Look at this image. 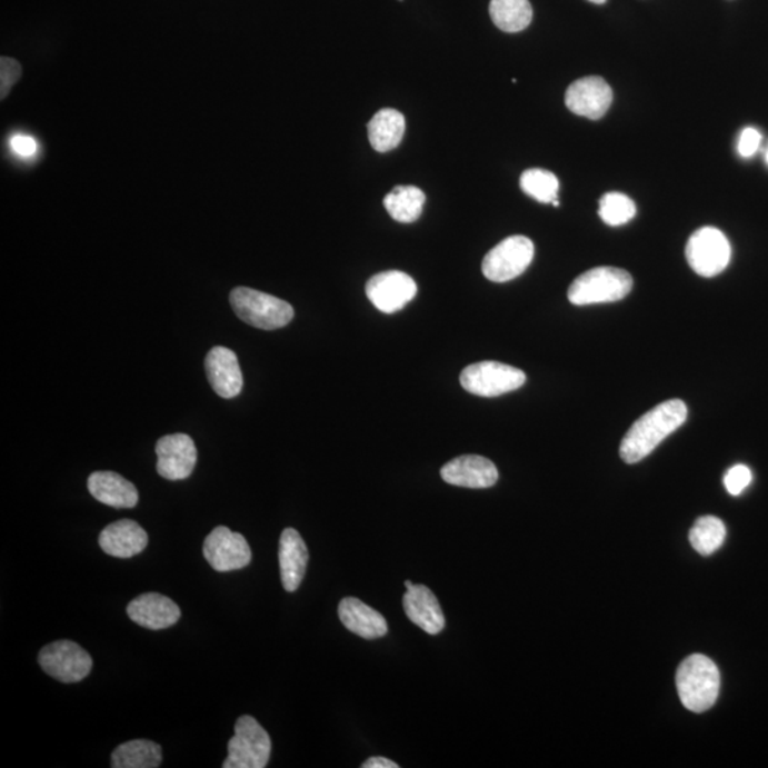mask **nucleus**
<instances>
[{
  "instance_id": "1",
  "label": "nucleus",
  "mask_w": 768,
  "mask_h": 768,
  "mask_svg": "<svg viewBox=\"0 0 768 768\" xmlns=\"http://www.w3.org/2000/svg\"><path fill=\"white\" fill-rule=\"evenodd\" d=\"M688 419V407L679 399L660 403L636 420L620 442V459L628 465L642 461L662 442L674 435Z\"/></svg>"
},
{
  "instance_id": "2",
  "label": "nucleus",
  "mask_w": 768,
  "mask_h": 768,
  "mask_svg": "<svg viewBox=\"0 0 768 768\" xmlns=\"http://www.w3.org/2000/svg\"><path fill=\"white\" fill-rule=\"evenodd\" d=\"M676 688L686 709L704 714L719 698L720 671L714 660L704 655H691L679 666Z\"/></svg>"
},
{
  "instance_id": "3",
  "label": "nucleus",
  "mask_w": 768,
  "mask_h": 768,
  "mask_svg": "<svg viewBox=\"0 0 768 768\" xmlns=\"http://www.w3.org/2000/svg\"><path fill=\"white\" fill-rule=\"evenodd\" d=\"M634 279L624 269L599 267L579 275L568 289V299L577 307L622 301L632 291Z\"/></svg>"
},
{
  "instance_id": "4",
  "label": "nucleus",
  "mask_w": 768,
  "mask_h": 768,
  "mask_svg": "<svg viewBox=\"0 0 768 768\" xmlns=\"http://www.w3.org/2000/svg\"><path fill=\"white\" fill-rule=\"evenodd\" d=\"M230 302L237 317L251 327L277 330L287 327L293 319L292 305L272 295L256 289L238 287L230 295Z\"/></svg>"
},
{
  "instance_id": "5",
  "label": "nucleus",
  "mask_w": 768,
  "mask_h": 768,
  "mask_svg": "<svg viewBox=\"0 0 768 768\" xmlns=\"http://www.w3.org/2000/svg\"><path fill=\"white\" fill-rule=\"evenodd\" d=\"M272 742L261 725L251 716L239 717L236 735L228 742L223 768H263L271 757Z\"/></svg>"
},
{
  "instance_id": "6",
  "label": "nucleus",
  "mask_w": 768,
  "mask_h": 768,
  "mask_svg": "<svg viewBox=\"0 0 768 768\" xmlns=\"http://www.w3.org/2000/svg\"><path fill=\"white\" fill-rule=\"evenodd\" d=\"M527 376L522 370L500 362H478L461 371L460 383L468 393L497 398L522 388Z\"/></svg>"
},
{
  "instance_id": "7",
  "label": "nucleus",
  "mask_w": 768,
  "mask_h": 768,
  "mask_svg": "<svg viewBox=\"0 0 768 768\" xmlns=\"http://www.w3.org/2000/svg\"><path fill=\"white\" fill-rule=\"evenodd\" d=\"M533 242L523 236H512L503 239L485 257L482 273L491 282H508L520 277L531 266Z\"/></svg>"
},
{
  "instance_id": "8",
  "label": "nucleus",
  "mask_w": 768,
  "mask_h": 768,
  "mask_svg": "<svg viewBox=\"0 0 768 768\" xmlns=\"http://www.w3.org/2000/svg\"><path fill=\"white\" fill-rule=\"evenodd\" d=\"M686 258L700 277L714 278L729 267L731 247L725 233L714 227L700 228L689 238Z\"/></svg>"
},
{
  "instance_id": "9",
  "label": "nucleus",
  "mask_w": 768,
  "mask_h": 768,
  "mask_svg": "<svg viewBox=\"0 0 768 768\" xmlns=\"http://www.w3.org/2000/svg\"><path fill=\"white\" fill-rule=\"evenodd\" d=\"M39 665L56 680L78 684L90 675L93 659L80 645L71 640H58L40 650Z\"/></svg>"
},
{
  "instance_id": "10",
  "label": "nucleus",
  "mask_w": 768,
  "mask_h": 768,
  "mask_svg": "<svg viewBox=\"0 0 768 768\" xmlns=\"http://www.w3.org/2000/svg\"><path fill=\"white\" fill-rule=\"evenodd\" d=\"M203 557L218 572L238 571L251 563L252 552L246 537L228 527H217L203 541Z\"/></svg>"
},
{
  "instance_id": "11",
  "label": "nucleus",
  "mask_w": 768,
  "mask_h": 768,
  "mask_svg": "<svg viewBox=\"0 0 768 768\" xmlns=\"http://www.w3.org/2000/svg\"><path fill=\"white\" fill-rule=\"evenodd\" d=\"M369 301L383 313H396L417 295L415 279L401 271H386L369 279L366 283Z\"/></svg>"
},
{
  "instance_id": "12",
  "label": "nucleus",
  "mask_w": 768,
  "mask_h": 768,
  "mask_svg": "<svg viewBox=\"0 0 768 768\" xmlns=\"http://www.w3.org/2000/svg\"><path fill=\"white\" fill-rule=\"evenodd\" d=\"M157 471L170 481L186 480L192 475L197 465L195 440L184 433L161 437L156 446Z\"/></svg>"
},
{
  "instance_id": "13",
  "label": "nucleus",
  "mask_w": 768,
  "mask_h": 768,
  "mask_svg": "<svg viewBox=\"0 0 768 768\" xmlns=\"http://www.w3.org/2000/svg\"><path fill=\"white\" fill-rule=\"evenodd\" d=\"M612 89L599 76H588V78L573 81L566 93L569 111L591 120L602 119L612 104Z\"/></svg>"
},
{
  "instance_id": "14",
  "label": "nucleus",
  "mask_w": 768,
  "mask_h": 768,
  "mask_svg": "<svg viewBox=\"0 0 768 768\" xmlns=\"http://www.w3.org/2000/svg\"><path fill=\"white\" fill-rule=\"evenodd\" d=\"M206 373L211 388L222 399H233L241 393L242 370L231 349L216 346L206 358Z\"/></svg>"
},
{
  "instance_id": "15",
  "label": "nucleus",
  "mask_w": 768,
  "mask_h": 768,
  "mask_svg": "<svg viewBox=\"0 0 768 768\" xmlns=\"http://www.w3.org/2000/svg\"><path fill=\"white\" fill-rule=\"evenodd\" d=\"M441 478L451 486L490 488L498 481V470L491 460L481 456H461L441 468Z\"/></svg>"
},
{
  "instance_id": "16",
  "label": "nucleus",
  "mask_w": 768,
  "mask_h": 768,
  "mask_svg": "<svg viewBox=\"0 0 768 768\" xmlns=\"http://www.w3.org/2000/svg\"><path fill=\"white\" fill-rule=\"evenodd\" d=\"M127 615L142 628L161 630L171 628L181 617V610L172 599L164 595L142 594L127 607Z\"/></svg>"
},
{
  "instance_id": "17",
  "label": "nucleus",
  "mask_w": 768,
  "mask_h": 768,
  "mask_svg": "<svg viewBox=\"0 0 768 768\" xmlns=\"http://www.w3.org/2000/svg\"><path fill=\"white\" fill-rule=\"evenodd\" d=\"M309 552L301 533L293 528L283 530L279 539V568L285 591L295 592L307 572Z\"/></svg>"
},
{
  "instance_id": "18",
  "label": "nucleus",
  "mask_w": 768,
  "mask_h": 768,
  "mask_svg": "<svg viewBox=\"0 0 768 768\" xmlns=\"http://www.w3.org/2000/svg\"><path fill=\"white\" fill-rule=\"evenodd\" d=\"M407 618L426 634L439 635L446 627L439 599L426 585H413L403 597Z\"/></svg>"
},
{
  "instance_id": "19",
  "label": "nucleus",
  "mask_w": 768,
  "mask_h": 768,
  "mask_svg": "<svg viewBox=\"0 0 768 768\" xmlns=\"http://www.w3.org/2000/svg\"><path fill=\"white\" fill-rule=\"evenodd\" d=\"M101 549L107 556L116 558H133L144 551L149 543V536L140 523L131 520H120L107 526L99 537Z\"/></svg>"
},
{
  "instance_id": "20",
  "label": "nucleus",
  "mask_w": 768,
  "mask_h": 768,
  "mask_svg": "<svg viewBox=\"0 0 768 768\" xmlns=\"http://www.w3.org/2000/svg\"><path fill=\"white\" fill-rule=\"evenodd\" d=\"M339 618L345 628L363 639L383 638L388 634V622L383 615L370 608L360 599L345 598L339 604Z\"/></svg>"
},
{
  "instance_id": "21",
  "label": "nucleus",
  "mask_w": 768,
  "mask_h": 768,
  "mask_svg": "<svg viewBox=\"0 0 768 768\" xmlns=\"http://www.w3.org/2000/svg\"><path fill=\"white\" fill-rule=\"evenodd\" d=\"M90 495L96 500L113 508H134L139 502V491L124 477L113 471H98L89 477Z\"/></svg>"
},
{
  "instance_id": "22",
  "label": "nucleus",
  "mask_w": 768,
  "mask_h": 768,
  "mask_svg": "<svg viewBox=\"0 0 768 768\" xmlns=\"http://www.w3.org/2000/svg\"><path fill=\"white\" fill-rule=\"evenodd\" d=\"M405 133V116L395 109H381L368 124L370 144L378 152L395 150L403 140Z\"/></svg>"
},
{
  "instance_id": "23",
  "label": "nucleus",
  "mask_w": 768,
  "mask_h": 768,
  "mask_svg": "<svg viewBox=\"0 0 768 768\" xmlns=\"http://www.w3.org/2000/svg\"><path fill=\"white\" fill-rule=\"evenodd\" d=\"M162 749L151 740H130L111 755L113 768H157L161 766Z\"/></svg>"
},
{
  "instance_id": "24",
  "label": "nucleus",
  "mask_w": 768,
  "mask_h": 768,
  "mask_svg": "<svg viewBox=\"0 0 768 768\" xmlns=\"http://www.w3.org/2000/svg\"><path fill=\"white\" fill-rule=\"evenodd\" d=\"M426 202L425 192L411 186L395 187L385 198V207L395 221L411 223L419 220Z\"/></svg>"
},
{
  "instance_id": "25",
  "label": "nucleus",
  "mask_w": 768,
  "mask_h": 768,
  "mask_svg": "<svg viewBox=\"0 0 768 768\" xmlns=\"http://www.w3.org/2000/svg\"><path fill=\"white\" fill-rule=\"evenodd\" d=\"M490 17L502 32L518 33L530 27L532 7L530 0H491Z\"/></svg>"
},
{
  "instance_id": "26",
  "label": "nucleus",
  "mask_w": 768,
  "mask_h": 768,
  "mask_svg": "<svg viewBox=\"0 0 768 768\" xmlns=\"http://www.w3.org/2000/svg\"><path fill=\"white\" fill-rule=\"evenodd\" d=\"M725 539V523L720 518L714 516L700 517L689 532L691 547L704 557L715 553L717 549L724 546Z\"/></svg>"
},
{
  "instance_id": "27",
  "label": "nucleus",
  "mask_w": 768,
  "mask_h": 768,
  "mask_svg": "<svg viewBox=\"0 0 768 768\" xmlns=\"http://www.w3.org/2000/svg\"><path fill=\"white\" fill-rule=\"evenodd\" d=\"M520 186L528 197L538 202L551 203L558 200L559 181L551 171L542 170V168L523 171Z\"/></svg>"
},
{
  "instance_id": "28",
  "label": "nucleus",
  "mask_w": 768,
  "mask_h": 768,
  "mask_svg": "<svg viewBox=\"0 0 768 768\" xmlns=\"http://www.w3.org/2000/svg\"><path fill=\"white\" fill-rule=\"evenodd\" d=\"M636 216V206L628 196L608 192L599 201V217L610 227L625 226Z\"/></svg>"
},
{
  "instance_id": "29",
  "label": "nucleus",
  "mask_w": 768,
  "mask_h": 768,
  "mask_svg": "<svg viewBox=\"0 0 768 768\" xmlns=\"http://www.w3.org/2000/svg\"><path fill=\"white\" fill-rule=\"evenodd\" d=\"M22 78V66L12 58L2 56L0 59V99L8 98L10 90Z\"/></svg>"
},
{
  "instance_id": "30",
  "label": "nucleus",
  "mask_w": 768,
  "mask_h": 768,
  "mask_svg": "<svg viewBox=\"0 0 768 768\" xmlns=\"http://www.w3.org/2000/svg\"><path fill=\"white\" fill-rule=\"evenodd\" d=\"M752 472L749 467L745 465H737L731 467L725 476V487L730 496H740L747 487L751 485Z\"/></svg>"
},
{
  "instance_id": "31",
  "label": "nucleus",
  "mask_w": 768,
  "mask_h": 768,
  "mask_svg": "<svg viewBox=\"0 0 768 768\" xmlns=\"http://www.w3.org/2000/svg\"><path fill=\"white\" fill-rule=\"evenodd\" d=\"M761 140L762 137L759 130L751 129V127L742 130L739 146H737V150H739L742 159H750V157L756 156V152L760 150Z\"/></svg>"
},
{
  "instance_id": "32",
  "label": "nucleus",
  "mask_w": 768,
  "mask_h": 768,
  "mask_svg": "<svg viewBox=\"0 0 768 768\" xmlns=\"http://www.w3.org/2000/svg\"><path fill=\"white\" fill-rule=\"evenodd\" d=\"M10 149L13 150L14 154L22 157V159H30V157L36 156L39 146L32 136L14 134L10 139Z\"/></svg>"
},
{
  "instance_id": "33",
  "label": "nucleus",
  "mask_w": 768,
  "mask_h": 768,
  "mask_svg": "<svg viewBox=\"0 0 768 768\" xmlns=\"http://www.w3.org/2000/svg\"><path fill=\"white\" fill-rule=\"evenodd\" d=\"M363 768H399L398 762L385 759V757H371L362 765Z\"/></svg>"
},
{
  "instance_id": "34",
  "label": "nucleus",
  "mask_w": 768,
  "mask_h": 768,
  "mask_svg": "<svg viewBox=\"0 0 768 768\" xmlns=\"http://www.w3.org/2000/svg\"><path fill=\"white\" fill-rule=\"evenodd\" d=\"M589 2H592L595 4H604L605 2H607V0H589Z\"/></svg>"
},
{
  "instance_id": "35",
  "label": "nucleus",
  "mask_w": 768,
  "mask_h": 768,
  "mask_svg": "<svg viewBox=\"0 0 768 768\" xmlns=\"http://www.w3.org/2000/svg\"><path fill=\"white\" fill-rule=\"evenodd\" d=\"M405 585H406L407 589H410L411 587H413L415 584H411L410 581H406Z\"/></svg>"
},
{
  "instance_id": "36",
  "label": "nucleus",
  "mask_w": 768,
  "mask_h": 768,
  "mask_svg": "<svg viewBox=\"0 0 768 768\" xmlns=\"http://www.w3.org/2000/svg\"><path fill=\"white\" fill-rule=\"evenodd\" d=\"M551 203H552L553 207H559V201H558V200H553Z\"/></svg>"
},
{
  "instance_id": "37",
  "label": "nucleus",
  "mask_w": 768,
  "mask_h": 768,
  "mask_svg": "<svg viewBox=\"0 0 768 768\" xmlns=\"http://www.w3.org/2000/svg\"><path fill=\"white\" fill-rule=\"evenodd\" d=\"M766 160H767V162H768V149H767V152H766Z\"/></svg>"
}]
</instances>
